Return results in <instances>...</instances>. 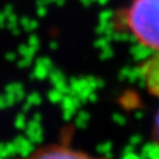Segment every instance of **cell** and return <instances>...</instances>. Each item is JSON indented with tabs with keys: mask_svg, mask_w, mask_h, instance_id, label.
<instances>
[{
	"mask_svg": "<svg viewBox=\"0 0 159 159\" xmlns=\"http://www.w3.org/2000/svg\"><path fill=\"white\" fill-rule=\"evenodd\" d=\"M132 36L153 53L159 52V0H132L124 14Z\"/></svg>",
	"mask_w": 159,
	"mask_h": 159,
	"instance_id": "6da1fadb",
	"label": "cell"
},
{
	"mask_svg": "<svg viewBox=\"0 0 159 159\" xmlns=\"http://www.w3.org/2000/svg\"><path fill=\"white\" fill-rule=\"evenodd\" d=\"M9 159H108L95 157L83 150H79L65 144H49L35 149L28 155L14 157Z\"/></svg>",
	"mask_w": 159,
	"mask_h": 159,
	"instance_id": "7a4b0ae2",
	"label": "cell"
},
{
	"mask_svg": "<svg viewBox=\"0 0 159 159\" xmlns=\"http://www.w3.org/2000/svg\"><path fill=\"white\" fill-rule=\"evenodd\" d=\"M139 76L144 88L159 98V52L153 53L139 65Z\"/></svg>",
	"mask_w": 159,
	"mask_h": 159,
	"instance_id": "3957f363",
	"label": "cell"
},
{
	"mask_svg": "<svg viewBox=\"0 0 159 159\" xmlns=\"http://www.w3.org/2000/svg\"><path fill=\"white\" fill-rule=\"evenodd\" d=\"M157 159H159V157H158V158H157Z\"/></svg>",
	"mask_w": 159,
	"mask_h": 159,
	"instance_id": "277c9868",
	"label": "cell"
}]
</instances>
